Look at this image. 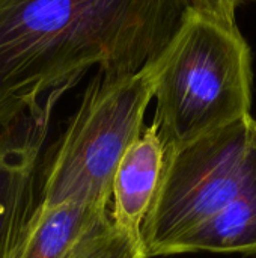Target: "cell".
Instances as JSON below:
<instances>
[{"label":"cell","mask_w":256,"mask_h":258,"mask_svg":"<svg viewBox=\"0 0 256 258\" xmlns=\"http://www.w3.org/2000/svg\"><path fill=\"white\" fill-rule=\"evenodd\" d=\"M192 0H0V128L53 115L92 68L136 73L155 60Z\"/></svg>","instance_id":"obj_1"},{"label":"cell","mask_w":256,"mask_h":258,"mask_svg":"<svg viewBox=\"0 0 256 258\" xmlns=\"http://www.w3.org/2000/svg\"><path fill=\"white\" fill-rule=\"evenodd\" d=\"M252 54L237 24L190 8L164 50L155 86L166 154L250 115Z\"/></svg>","instance_id":"obj_2"},{"label":"cell","mask_w":256,"mask_h":258,"mask_svg":"<svg viewBox=\"0 0 256 258\" xmlns=\"http://www.w3.org/2000/svg\"><path fill=\"white\" fill-rule=\"evenodd\" d=\"M164 51L142 70L88 85L63 133L41 162L36 206L78 201L112 206V184L127 150L143 133Z\"/></svg>","instance_id":"obj_3"},{"label":"cell","mask_w":256,"mask_h":258,"mask_svg":"<svg viewBox=\"0 0 256 258\" xmlns=\"http://www.w3.org/2000/svg\"><path fill=\"white\" fill-rule=\"evenodd\" d=\"M256 162V118L249 115L169 154L161 184L142 228L148 258L219 215L238 194Z\"/></svg>","instance_id":"obj_4"},{"label":"cell","mask_w":256,"mask_h":258,"mask_svg":"<svg viewBox=\"0 0 256 258\" xmlns=\"http://www.w3.org/2000/svg\"><path fill=\"white\" fill-rule=\"evenodd\" d=\"M50 115H27L0 128V258H8L38 203Z\"/></svg>","instance_id":"obj_5"},{"label":"cell","mask_w":256,"mask_h":258,"mask_svg":"<svg viewBox=\"0 0 256 258\" xmlns=\"http://www.w3.org/2000/svg\"><path fill=\"white\" fill-rule=\"evenodd\" d=\"M166 163V148L151 124L121 159L112 184L113 222L137 239L158 194ZM142 242V239H140Z\"/></svg>","instance_id":"obj_6"},{"label":"cell","mask_w":256,"mask_h":258,"mask_svg":"<svg viewBox=\"0 0 256 258\" xmlns=\"http://www.w3.org/2000/svg\"><path fill=\"white\" fill-rule=\"evenodd\" d=\"M110 222V207L78 201L36 206L8 258H71L88 237Z\"/></svg>","instance_id":"obj_7"},{"label":"cell","mask_w":256,"mask_h":258,"mask_svg":"<svg viewBox=\"0 0 256 258\" xmlns=\"http://www.w3.org/2000/svg\"><path fill=\"white\" fill-rule=\"evenodd\" d=\"M189 252L256 255V162L235 198L219 215L174 243L169 255Z\"/></svg>","instance_id":"obj_8"},{"label":"cell","mask_w":256,"mask_h":258,"mask_svg":"<svg viewBox=\"0 0 256 258\" xmlns=\"http://www.w3.org/2000/svg\"><path fill=\"white\" fill-rule=\"evenodd\" d=\"M71 258H148L140 239L118 227L109 225L88 237Z\"/></svg>","instance_id":"obj_9"},{"label":"cell","mask_w":256,"mask_h":258,"mask_svg":"<svg viewBox=\"0 0 256 258\" xmlns=\"http://www.w3.org/2000/svg\"><path fill=\"white\" fill-rule=\"evenodd\" d=\"M249 0H192V8L213 15L225 23L235 24L237 8Z\"/></svg>","instance_id":"obj_10"}]
</instances>
